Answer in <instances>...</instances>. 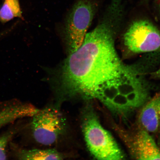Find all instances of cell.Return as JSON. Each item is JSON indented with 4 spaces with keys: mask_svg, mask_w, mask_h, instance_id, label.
Returning a JSON list of instances; mask_svg holds the SVG:
<instances>
[{
    "mask_svg": "<svg viewBox=\"0 0 160 160\" xmlns=\"http://www.w3.org/2000/svg\"><path fill=\"white\" fill-rule=\"evenodd\" d=\"M82 128L88 148L95 158L105 160L124 159V156L113 136L102 126L92 111L86 112Z\"/></svg>",
    "mask_w": 160,
    "mask_h": 160,
    "instance_id": "3957f363",
    "label": "cell"
},
{
    "mask_svg": "<svg viewBox=\"0 0 160 160\" xmlns=\"http://www.w3.org/2000/svg\"><path fill=\"white\" fill-rule=\"evenodd\" d=\"M15 133V130H11L0 137V159H7L8 145Z\"/></svg>",
    "mask_w": 160,
    "mask_h": 160,
    "instance_id": "7c38bea8",
    "label": "cell"
},
{
    "mask_svg": "<svg viewBox=\"0 0 160 160\" xmlns=\"http://www.w3.org/2000/svg\"><path fill=\"white\" fill-rule=\"evenodd\" d=\"M38 109L29 104H13L0 109V129L22 118L32 117Z\"/></svg>",
    "mask_w": 160,
    "mask_h": 160,
    "instance_id": "9c48e42d",
    "label": "cell"
},
{
    "mask_svg": "<svg viewBox=\"0 0 160 160\" xmlns=\"http://www.w3.org/2000/svg\"><path fill=\"white\" fill-rule=\"evenodd\" d=\"M149 95L147 86L138 74L105 86L95 98L113 114L125 117L144 105Z\"/></svg>",
    "mask_w": 160,
    "mask_h": 160,
    "instance_id": "7a4b0ae2",
    "label": "cell"
},
{
    "mask_svg": "<svg viewBox=\"0 0 160 160\" xmlns=\"http://www.w3.org/2000/svg\"><path fill=\"white\" fill-rule=\"evenodd\" d=\"M15 18L23 19L19 0H5L0 8V22L4 24Z\"/></svg>",
    "mask_w": 160,
    "mask_h": 160,
    "instance_id": "30bf717a",
    "label": "cell"
},
{
    "mask_svg": "<svg viewBox=\"0 0 160 160\" xmlns=\"http://www.w3.org/2000/svg\"><path fill=\"white\" fill-rule=\"evenodd\" d=\"M97 7L95 0H76L65 25V39L69 55L77 51L83 43Z\"/></svg>",
    "mask_w": 160,
    "mask_h": 160,
    "instance_id": "277c9868",
    "label": "cell"
},
{
    "mask_svg": "<svg viewBox=\"0 0 160 160\" xmlns=\"http://www.w3.org/2000/svg\"><path fill=\"white\" fill-rule=\"evenodd\" d=\"M136 72L120 59L112 32L104 22L87 33L81 47L65 60L60 74L68 91L95 98L108 84Z\"/></svg>",
    "mask_w": 160,
    "mask_h": 160,
    "instance_id": "6da1fadb",
    "label": "cell"
},
{
    "mask_svg": "<svg viewBox=\"0 0 160 160\" xmlns=\"http://www.w3.org/2000/svg\"><path fill=\"white\" fill-rule=\"evenodd\" d=\"M125 45L134 53L160 50V32L152 24L145 20L134 22L124 35Z\"/></svg>",
    "mask_w": 160,
    "mask_h": 160,
    "instance_id": "8992f818",
    "label": "cell"
},
{
    "mask_svg": "<svg viewBox=\"0 0 160 160\" xmlns=\"http://www.w3.org/2000/svg\"><path fill=\"white\" fill-rule=\"evenodd\" d=\"M32 117L31 128L33 137L41 144H53L65 131V118L57 109L47 108L39 110Z\"/></svg>",
    "mask_w": 160,
    "mask_h": 160,
    "instance_id": "5b68a950",
    "label": "cell"
},
{
    "mask_svg": "<svg viewBox=\"0 0 160 160\" xmlns=\"http://www.w3.org/2000/svg\"><path fill=\"white\" fill-rule=\"evenodd\" d=\"M154 75L156 77L160 78V68L157 71L155 72Z\"/></svg>",
    "mask_w": 160,
    "mask_h": 160,
    "instance_id": "4fadbf2b",
    "label": "cell"
},
{
    "mask_svg": "<svg viewBox=\"0 0 160 160\" xmlns=\"http://www.w3.org/2000/svg\"><path fill=\"white\" fill-rule=\"evenodd\" d=\"M18 157L23 160H62L63 157L54 149L23 150Z\"/></svg>",
    "mask_w": 160,
    "mask_h": 160,
    "instance_id": "8fae6325",
    "label": "cell"
},
{
    "mask_svg": "<svg viewBox=\"0 0 160 160\" xmlns=\"http://www.w3.org/2000/svg\"><path fill=\"white\" fill-rule=\"evenodd\" d=\"M158 131H159V133H160L159 137H160V118L159 124V128Z\"/></svg>",
    "mask_w": 160,
    "mask_h": 160,
    "instance_id": "9a60e30c",
    "label": "cell"
},
{
    "mask_svg": "<svg viewBox=\"0 0 160 160\" xmlns=\"http://www.w3.org/2000/svg\"><path fill=\"white\" fill-rule=\"evenodd\" d=\"M129 139L128 145L136 159L160 160V149L149 132L142 128Z\"/></svg>",
    "mask_w": 160,
    "mask_h": 160,
    "instance_id": "52a82bcc",
    "label": "cell"
},
{
    "mask_svg": "<svg viewBox=\"0 0 160 160\" xmlns=\"http://www.w3.org/2000/svg\"><path fill=\"white\" fill-rule=\"evenodd\" d=\"M139 116L142 128L149 133L158 131L160 118V92L144 105Z\"/></svg>",
    "mask_w": 160,
    "mask_h": 160,
    "instance_id": "ba28073f",
    "label": "cell"
},
{
    "mask_svg": "<svg viewBox=\"0 0 160 160\" xmlns=\"http://www.w3.org/2000/svg\"><path fill=\"white\" fill-rule=\"evenodd\" d=\"M156 4L158 8L159 12H160V0H155Z\"/></svg>",
    "mask_w": 160,
    "mask_h": 160,
    "instance_id": "5bb4252c",
    "label": "cell"
}]
</instances>
